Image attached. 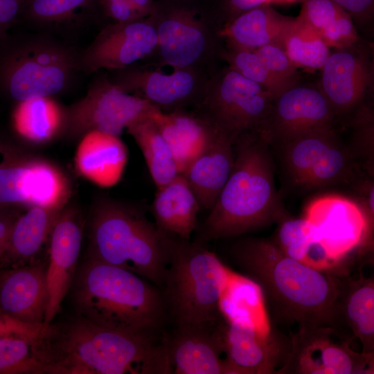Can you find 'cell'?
Listing matches in <instances>:
<instances>
[{
    "instance_id": "cell-1",
    "label": "cell",
    "mask_w": 374,
    "mask_h": 374,
    "mask_svg": "<svg viewBox=\"0 0 374 374\" xmlns=\"http://www.w3.org/2000/svg\"><path fill=\"white\" fill-rule=\"evenodd\" d=\"M237 266L260 287L274 318L297 327L337 330L336 303L341 277L303 265L285 254L274 241L248 238L231 249Z\"/></svg>"
},
{
    "instance_id": "cell-2",
    "label": "cell",
    "mask_w": 374,
    "mask_h": 374,
    "mask_svg": "<svg viewBox=\"0 0 374 374\" xmlns=\"http://www.w3.org/2000/svg\"><path fill=\"white\" fill-rule=\"evenodd\" d=\"M50 374L172 373L166 337L105 328L78 316L42 337Z\"/></svg>"
},
{
    "instance_id": "cell-3",
    "label": "cell",
    "mask_w": 374,
    "mask_h": 374,
    "mask_svg": "<svg viewBox=\"0 0 374 374\" xmlns=\"http://www.w3.org/2000/svg\"><path fill=\"white\" fill-rule=\"evenodd\" d=\"M269 144L260 133L235 141L233 166L202 226V242L238 236L289 217L276 188Z\"/></svg>"
},
{
    "instance_id": "cell-4",
    "label": "cell",
    "mask_w": 374,
    "mask_h": 374,
    "mask_svg": "<svg viewBox=\"0 0 374 374\" xmlns=\"http://www.w3.org/2000/svg\"><path fill=\"white\" fill-rule=\"evenodd\" d=\"M148 281L87 257L71 287L73 304L78 316L99 326L159 337L168 313L162 293Z\"/></svg>"
},
{
    "instance_id": "cell-5",
    "label": "cell",
    "mask_w": 374,
    "mask_h": 374,
    "mask_svg": "<svg viewBox=\"0 0 374 374\" xmlns=\"http://www.w3.org/2000/svg\"><path fill=\"white\" fill-rule=\"evenodd\" d=\"M87 257L162 285L168 263L166 234L144 214L105 200L90 220Z\"/></svg>"
},
{
    "instance_id": "cell-6",
    "label": "cell",
    "mask_w": 374,
    "mask_h": 374,
    "mask_svg": "<svg viewBox=\"0 0 374 374\" xmlns=\"http://www.w3.org/2000/svg\"><path fill=\"white\" fill-rule=\"evenodd\" d=\"M166 234L168 263L162 293L176 327L219 321V305L232 272L200 242Z\"/></svg>"
},
{
    "instance_id": "cell-7",
    "label": "cell",
    "mask_w": 374,
    "mask_h": 374,
    "mask_svg": "<svg viewBox=\"0 0 374 374\" xmlns=\"http://www.w3.org/2000/svg\"><path fill=\"white\" fill-rule=\"evenodd\" d=\"M149 17L156 30L157 45L147 64L210 73L217 69L223 43L217 21L186 3L172 0L154 2Z\"/></svg>"
},
{
    "instance_id": "cell-8",
    "label": "cell",
    "mask_w": 374,
    "mask_h": 374,
    "mask_svg": "<svg viewBox=\"0 0 374 374\" xmlns=\"http://www.w3.org/2000/svg\"><path fill=\"white\" fill-rule=\"evenodd\" d=\"M79 53L47 36L35 35L9 50L0 62V84L17 102L54 97L71 86Z\"/></svg>"
},
{
    "instance_id": "cell-9",
    "label": "cell",
    "mask_w": 374,
    "mask_h": 374,
    "mask_svg": "<svg viewBox=\"0 0 374 374\" xmlns=\"http://www.w3.org/2000/svg\"><path fill=\"white\" fill-rule=\"evenodd\" d=\"M272 100L265 89L226 66L211 73L201 100L193 110L235 141L262 131Z\"/></svg>"
},
{
    "instance_id": "cell-10",
    "label": "cell",
    "mask_w": 374,
    "mask_h": 374,
    "mask_svg": "<svg viewBox=\"0 0 374 374\" xmlns=\"http://www.w3.org/2000/svg\"><path fill=\"white\" fill-rule=\"evenodd\" d=\"M71 193L70 181L57 165L0 144V208H62Z\"/></svg>"
},
{
    "instance_id": "cell-11",
    "label": "cell",
    "mask_w": 374,
    "mask_h": 374,
    "mask_svg": "<svg viewBox=\"0 0 374 374\" xmlns=\"http://www.w3.org/2000/svg\"><path fill=\"white\" fill-rule=\"evenodd\" d=\"M351 341L330 327H299L276 374L374 373V353L355 351Z\"/></svg>"
},
{
    "instance_id": "cell-12",
    "label": "cell",
    "mask_w": 374,
    "mask_h": 374,
    "mask_svg": "<svg viewBox=\"0 0 374 374\" xmlns=\"http://www.w3.org/2000/svg\"><path fill=\"white\" fill-rule=\"evenodd\" d=\"M158 110L146 100L121 89L105 73L92 81L83 98L66 108V133L74 138L91 131L119 136Z\"/></svg>"
},
{
    "instance_id": "cell-13",
    "label": "cell",
    "mask_w": 374,
    "mask_h": 374,
    "mask_svg": "<svg viewBox=\"0 0 374 374\" xmlns=\"http://www.w3.org/2000/svg\"><path fill=\"white\" fill-rule=\"evenodd\" d=\"M303 217L314 227L343 277L348 276L350 256L370 244L373 234V223L362 206L346 197L328 194L312 199Z\"/></svg>"
},
{
    "instance_id": "cell-14",
    "label": "cell",
    "mask_w": 374,
    "mask_h": 374,
    "mask_svg": "<svg viewBox=\"0 0 374 374\" xmlns=\"http://www.w3.org/2000/svg\"><path fill=\"white\" fill-rule=\"evenodd\" d=\"M283 162L292 181L316 188L346 179L351 171V157L333 127L310 131L279 142Z\"/></svg>"
},
{
    "instance_id": "cell-15",
    "label": "cell",
    "mask_w": 374,
    "mask_h": 374,
    "mask_svg": "<svg viewBox=\"0 0 374 374\" xmlns=\"http://www.w3.org/2000/svg\"><path fill=\"white\" fill-rule=\"evenodd\" d=\"M172 69V72L165 73L136 63L107 73L121 89L146 100L163 113L193 109L201 100L211 73L193 69Z\"/></svg>"
},
{
    "instance_id": "cell-16",
    "label": "cell",
    "mask_w": 374,
    "mask_h": 374,
    "mask_svg": "<svg viewBox=\"0 0 374 374\" xmlns=\"http://www.w3.org/2000/svg\"><path fill=\"white\" fill-rule=\"evenodd\" d=\"M157 36L150 17L106 26L79 53L80 71L91 74L101 69H124L147 60L156 51Z\"/></svg>"
},
{
    "instance_id": "cell-17",
    "label": "cell",
    "mask_w": 374,
    "mask_h": 374,
    "mask_svg": "<svg viewBox=\"0 0 374 374\" xmlns=\"http://www.w3.org/2000/svg\"><path fill=\"white\" fill-rule=\"evenodd\" d=\"M335 117L318 87L299 82L273 99L269 115L260 133L269 143H279L310 131L333 127Z\"/></svg>"
},
{
    "instance_id": "cell-18",
    "label": "cell",
    "mask_w": 374,
    "mask_h": 374,
    "mask_svg": "<svg viewBox=\"0 0 374 374\" xmlns=\"http://www.w3.org/2000/svg\"><path fill=\"white\" fill-rule=\"evenodd\" d=\"M83 223L79 212L64 206L57 217L48 240L46 264L48 303L43 330L52 323L71 289L80 256Z\"/></svg>"
},
{
    "instance_id": "cell-19",
    "label": "cell",
    "mask_w": 374,
    "mask_h": 374,
    "mask_svg": "<svg viewBox=\"0 0 374 374\" xmlns=\"http://www.w3.org/2000/svg\"><path fill=\"white\" fill-rule=\"evenodd\" d=\"M225 361L229 374H273L284 363L290 347L277 331L226 322Z\"/></svg>"
},
{
    "instance_id": "cell-20",
    "label": "cell",
    "mask_w": 374,
    "mask_h": 374,
    "mask_svg": "<svg viewBox=\"0 0 374 374\" xmlns=\"http://www.w3.org/2000/svg\"><path fill=\"white\" fill-rule=\"evenodd\" d=\"M224 323L176 327L166 337L172 373L229 374L226 364Z\"/></svg>"
},
{
    "instance_id": "cell-21",
    "label": "cell",
    "mask_w": 374,
    "mask_h": 374,
    "mask_svg": "<svg viewBox=\"0 0 374 374\" xmlns=\"http://www.w3.org/2000/svg\"><path fill=\"white\" fill-rule=\"evenodd\" d=\"M321 70L318 87L335 116L359 105L372 85L371 64L357 46L330 53Z\"/></svg>"
},
{
    "instance_id": "cell-22",
    "label": "cell",
    "mask_w": 374,
    "mask_h": 374,
    "mask_svg": "<svg viewBox=\"0 0 374 374\" xmlns=\"http://www.w3.org/2000/svg\"><path fill=\"white\" fill-rule=\"evenodd\" d=\"M48 303L46 264L0 270V310L19 321L44 326Z\"/></svg>"
},
{
    "instance_id": "cell-23",
    "label": "cell",
    "mask_w": 374,
    "mask_h": 374,
    "mask_svg": "<svg viewBox=\"0 0 374 374\" xmlns=\"http://www.w3.org/2000/svg\"><path fill=\"white\" fill-rule=\"evenodd\" d=\"M337 329L357 339L362 352L374 353V280L362 273L341 277L336 303Z\"/></svg>"
},
{
    "instance_id": "cell-24",
    "label": "cell",
    "mask_w": 374,
    "mask_h": 374,
    "mask_svg": "<svg viewBox=\"0 0 374 374\" xmlns=\"http://www.w3.org/2000/svg\"><path fill=\"white\" fill-rule=\"evenodd\" d=\"M235 159V141L216 132L208 145L181 173L201 208L211 210L231 172Z\"/></svg>"
},
{
    "instance_id": "cell-25",
    "label": "cell",
    "mask_w": 374,
    "mask_h": 374,
    "mask_svg": "<svg viewBox=\"0 0 374 374\" xmlns=\"http://www.w3.org/2000/svg\"><path fill=\"white\" fill-rule=\"evenodd\" d=\"M293 19L264 4L224 23L218 34L224 46L256 51L269 44L280 46Z\"/></svg>"
},
{
    "instance_id": "cell-26",
    "label": "cell",
    "mask_w": 374,
    "mask_h": 374,
    "mask_svg": "<svg viewBox=\"0 0 374 374\" xmlns=\"http://www.w3.org/2000/svg\"><path fill=\"white\" fill-rule=\"evenodd\" d=\"M152 118L170 146L180 174L199 155L217 132L193 110L181 109L170 113L158 110Z\"/></svg>"
},
{
    "instance_id": "cell-27",
    "label": "cell",
    "mask_w": 374,
    "mask_h": 374,
    "mask_svg": "<svg viewBox=\"0 0 374 374\" xmlns=\"http://www.w3.org/2000/svg\"><path fill=\"white\" fill-rule=\"evenodd\" d=\"M127 158V149L119 136L91 131L81 137L75 165L82 176L109 187L120 179Z\"/></svg>"
},
{
    "instance_id": "cell-28",
    "label": "cell",
    "mask_w": 374,
    "mask_h": 374,
    "mask_svg": "<svg viewBox=\"0 0 374 374\" xmlns=\"http://www.w3.org/2000/svg\"><path fill=\"white\" fill-rule=\"evenodd\" d=\"M63 208L34 206L19 215L8 247L0 259V269L38 262L36 260L49 240L55 221Z\"/></svg>"
},
{
    "instance_id": "cell-29",
    "label": "cell",
    "mask_w": 374,
    "mask_h": 374,
    "mask_svg": "<svg viewBox=\"0 0 374 374\" xmlns=\"http://www.w3.org/2000/svg\"><path fill=\"white\" fill-rule=\"evenodd\" d=\"M201 209L195 195L182 175L157 188L151 211L161 232L189 240Z\"/></svg>"
},
{
    "instance_id": "cell-30",
    "label": "cell",
    "mask_w": 374,
    "mask_h": 374,
    "mask_svg": "<svg viewBox=\"0 0 374 374\" xmlns=\"http://www.w3.org/2000/svg\"><path fill=\"white\" fill-rule=\"evenodd\" d=\"M12 125L26 142L46 144L66 132V108L52 96L19 101L12 114Z\"/></svg>"
},
{
    "instance_id": "cell-31",
    "label": "cell",
    "mask_w": 374,
    "mask_h": 374,
    "mask_svg": "<svg viewBox=\"0 0 374 374\" xmlns=\"http://www.w3.org/2000/svg\"><path fill=\"white\" fill-rule=\"evenodd\" d=\"M274 241L291 258L314 269L343 277L338 265L328 256L314 227L304 217L279 222Z\"/></svg>"
},
{
    "instance_id": "cell-32",
    "label": "cell",
    "mask_w": 374,
    "mask_h": 374,
    "mask_svg": "<svg viewBox=\"0 0 374 374\" xmlns=\"http://www.w3.org/2000/svg\"><path fill=\"white\" fill-rule=\"evenodd\" d=\"M219 309L226 322L271 328L261 290L247 276L232 273L220 299Z\"/></svg>"
},
{
    "instance_id": "cell-33",
    "label": "cell",
    "mask_w": 374,
    "mask_h": 374,
    "mask_svg": "<svg viewBox=\"0 0 374 374\" xmlns=\"http://www.w3.org/2000/svg\"><path fill=\"white\" fill-rule=\"evenodd\" d=\"M126 131L141 150L157 188L168 184L180 175L170 146L152 116L130 126Z\"/></svg>"
},
{
    "instance_id": "cell-34",
    "label": "cell",
    "mask_w": 374,
    "mask_h": 374,
    "mask_svg": "<svg viewBox=\"0 0 374 374\" xmlns=\"http://www.w3.org/2000/svg\"><path fill=\"white\" fill-rule=\"evenodd\" d=\"M280 46L298 69L321 70L330 54L319 33L299 16L294 17Z\"/></svg>"
},
{
    "instance_id": "cell-35",
    "label": "cell",
    "mask_w": 374,
    "mask_h": 374,
    "mask_svg": "<svg viewBox=\"0 0 374 374\" xmlns=\"http://www.w3.org/2000/svg\"><path fill=\"white\" fill-rule=\"evenodd\" d=\"M98 4V0H24L23 17L40 28H63L86 19Z\"/></svg>"
},
{
    "instance_id": "cell-36",
    "label": "cell",
    "mask_w": 374,
    "mask_h": 374,
    "mask_svg": "<svg viewBox=\"0 0 374 374\" xmlns=\"http://www.w3.org/2000/svg\"><path fill=\"white\" fill-rule=\"evenodd\" d=\"M42 336L1 337L0 374H50Z\"/></svg>"
},
{
    "instance_id": "cell-37",
    "label": "cell",
    "mask_w": 374,
    "mask_h": 374,
    "mask_svg": "<svg viewBox=\"0 0 374 374\" xmlns=\"http://www.w3.org/2000/svg\"><path fill=\"white\" fill-rule=\"evenodd\" d=\"M220 60L243 77L259 84L273 99L287 89L269 72L255 51L223 46Z\"/></svg>"
},
{
    "instance_id": "cell-38",
    "label": "cell",
    "mask_w": 374,
    "mask_h": 374,
    "mask_svg": "<svg viewBox=\"0 0 374 374\" xmlns=\"http://www.w3.org/2000/svg\"><path fill=\"white\" fill-rule=\"evenodd\" d=\"M269 72L287 89L299 83V71L283 47L269 44L255 51Z\"/></svg>"
},
{
    "instance_id": "cell-39",
    "label": "cell",
    "mask_w": 374,
    "mask_h": 374,
    "mask_svg": "<svg viewBox=\"0 0 374 374\" xmlns=\"http://www.w3.org/2000/svg\"><path fill=\"white\" fill-rule=\"evenodd\" d=\"M344 12L346 11L332 0H305L299 16L321 35L335 25Z\"/></svg>"
},
{
    "instance_id": "cell-40",
    "label": "cell",
    "mask_w": 374,
    "mask_h": 374,
    "mask_svg": "<svg viewBox=\"0 0 374 374\" xmlns=\"http://www.w3.org/2000/svg\"><path fill=\"white\" fill-rule=\"evenodd\" d=\"M104 13L114 22L126 23L146 18L152 13L153 0H98Z\"/></svg>"
},
{
    "instance_id": "cell-41",
    "label": "cell",
    "mask_w": 374,
    "mask_h": 374,
    "mask_svg": "<svg viewBox=\"0 0 374 374\" xmlns=\"http://www.w3.org/2000/svg\"><path fill=\"white\" fill-rule=\"evenodd\" d=\"M43 327L40 325H30L19 321L0 310V337L15 335L38 339L44 333Z\"/></svg>"
},
{
    "instance_id": "cell-42",
    "label": "cell",
    "mask_w": 374,
    "mask_h": 374,
    "mask_svg": "<svg viewBox=\"0 0 374 374\" xmlns=\"http://www.w3.org/2000/svg\"><path fill=\"white\" fill-rule=\"evenodd\" d=\"M24 0H0V39L23 17Z\"/></svg>"
},
{
    "instance_id": "cell-43",
    "label": "cell",
    "mask_w": 374,
    "mask_h": 374,
    "mask_svg": "<svg viewBox=\"0 0 374 374\" xmlns=\"http://www.w3.org/2000/svg\"><path fill=\"white\" fill-rule=\"evenodd\" d=\"M351 17L365 21L371 17L374 0H332Z\"/></svg>"
},
{
    "instance_id": "cell-44",
    "label": "cell",
    "mask_w": 374,
    "mask_h": 374,
    "mask_svg": "<svg viewBox=\"0 0 374 374\" xmlns=\"http://www.w3.org/2000/svg\"><path fill=\"white\" fill-rule=\"evenodd\" d=\"M18 216L14 212H0V259L8 247L12 230Z\"/></svg>"
},
{
    "instance_id": "cell-45",
    "label": "cell",
    "mask_w": 374,
    "mask_h": 374,
    "mask_svg": "<svg viewBox=\"0 0 374 374\" xmlns=\"http://www.w3.org/2000/svg\"><path fill=\"white\" fill-rule=\"evenodd\" d=\"M373 184L369 182L368 184H364L362 186L363 190L362 191V197L364 199L363 204L361 205L368 218L373 223L374 220V210H373V193L374 188Z\"/></svg>"
},
{
    "instance_id": "cell-46",
    "label": "cell",
    "mask_w": 374,
    "mask_h": 374,
    "mask_svg": "<svg viewBox=\"0 0 374 374\" xmlns=\"http://www.w3.org/2000/svg\"><path fill=\"white\" fill-rule=\"evenodd\" d=\"M295 0H268L269 3V2H271V1H287V2H290V1H294Z\"/></svg>"
},
{
    "instance_id": "cell-47",
    "label": "cell",
    "mask_w": 374,
    "mask_h": 374,
    "mask_svg": "<svg viewBox=\"0 0 374 374\" xmlns=\"http://www.w3.org/2000/svg\"><path fill=\"white\" fill-rule=\"evenodd\" d=\"M172 1H180V2H185V1H190V0H172Z\"/></svg>"
}]
</instances>
